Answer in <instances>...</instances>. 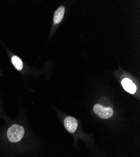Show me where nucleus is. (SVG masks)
Instances as JSON below:
<instances>
[{
	"label": "nucleus",
	"mask_w": 140,
	"mask_h": 157,
	"mask_svg": "<svg viewBox=\"0 0 140 157\" xmlns=\"http://www.w3.org/2000/svg\"><path fill=\"white\" fill-rule=\"evenodd\" d=\"M25 134L23 127L18 124H13L7 132V136L9 140L12 143L20 141Z\"/></svg>",
	"instance_id": "obj_1"
},
{
	"label": "nucleus",
	"mask_w": 140,
	"mask_h": 157,
	"mask_svg": "<svg viewBox=\"0 0 140 157\" xmlns=\"http://www.w3.org/2000/svg\"><path fill=\"white\" fill-rule=\"evenodd\" d=\"M96 114L103 119H108L113 115V110L109 107H104L99 104H96L93 108Z\"/></svg>",
	"instance_id": "obj_2"
},
{
	"label": "nucleus",
	"mask_w": 140,
	"mask_h": 157,
	"mask_svg": "<svg viewBox=\"0 0 140 157\" xmlns=\"http://www.w3.org/2000/svg\"><path fill=\"white\" fill-rule=\"evenodd\" d=\"M64 125L68 132L70 133H74L78 128V123L74 117L68 116L64 120Z\"/></svg>",
	"instance_id": "obj_3"
},
{
	"label": "nucleus",
	"mask_w": 140,
	"mask_h": 157,
	"mask_svg": "<svg viewBox=\"0 0 140 157\" xmlns=\"http://www.w3.org/2000/svg\"><path fill=\"white\" fill-rule=\"evenodd\" d=\"M123 88L130 94H134L136 91V86L128 78H124L121 81Z\"/></svg>",
	"instance_id": "obj_4"
},
{
	"label": "nucleus",
	"mask_w": 140,
	"mask_h": 157,
	"mask_svg": "<svg viewBox=\"0 0 140 157\" xmlns=\"http://www.w3.org/2000/svg\"><path fill=\"white\" fill-rule=\"evenodd\" d=\"M65 13V8L63 6H60L55 12L54 17V24H58L63 19V16Z\"/></svg>",
	"instance_id": "obj_5"
},
{
	"label": "nucleus",
	"mask_w": 140,
	"mask_h": 157,
	"mask_svg": "<svg viewBox=\"0 0 140 157\" xmlns=\"http://www.w3.org/2000/svg\"><path fill=\"white\" fill-rule=\"evenodd\" d=\"M11 62L18 71H21L23 67L22 60L17 56H13L11 58Z\"/></svg>",
	"instance_id": "obj_6"
}]
</instances>
